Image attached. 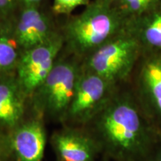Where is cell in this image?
Returning a JSON list of instances; mask_svg holds the SVG:
<instances>
[{
	"label": "cell",
	"mask_w": 161,
	"mask_h": 161,
	"mask_svg": "<svg viewBox=\"0 0 161 161\" xmlns=\"http://www.w3.org/2000/svg\"><path fill=\"white\" fill-rule=\"evenodd\" d=\"M46 146V134L39 119L21 122L14 128L11 146L17 161H42Z\"/></svg>",
	"instance_id": "obj_8"
},
{
	"label": "cell",
	"mask_w": 161,
	"mask_h": 161,
	"mask_svg": "<svg viewBox=\"0 0 161 161\" xmlns=\"http://www.w3.org/2000/svg\"><path fill=\"white\" fill-rule=\"evenodd\" d=\"M136 47V40L131 37L113 38L90 54L86 70L114 84L130 72L135 60Z\"/></svg>",
	"instance_id": "obj_5"
},
{
	"label": "cell",
	"mask_w": 161,
	"mask_h": 161,
	"mask_svg": "<svg viewBox=\"0 0 161 161\" xmlns=\"http://www.w3.org/2000/svg\"><path fill=\"white\" fill-rule=\"evenodd\" d=\"M145 161H161V139L158 141Z\"/></svg>",
	"instance_id": "obj_17"
},
{
	"label": "cell",
	"mask_w": 161,
	"mask_h": 161,
	"mask_svg": "<svg viewBox=\"0 0 161 161\" xmlns=\"http://www.w3.org/2000/svg\"><path fill=\"white\" fill-rule=\"evenodd\" d=\"M80 71L75 64L57 61L43 84L31 96L40 115L65 121Z\"/></svg>",
	"instance_id": "obj_3"
},
{
	"label": "cell",
	"mask_w": 161,
	"mask_h": 161,
	"mask_svg": "<svg viewBox=\"0 0 161 161\" xmlns=\"http://www.w3.org/2000/svg\"><path fill=\"white\" fill-rule=\"evenodd\" d=\"M122 5L128 11L139 12L143 11L149 5L151 0H120Z\"/></svg>",
	"instance_id": "obj_16"
},
{
	"label": "cell",
	"mask_w": 161,
	"mask_h": 161,
	"mask_svg": "<svg viewBox=\"0 0 161 161\" xmlns=\"http://www.w3.org/2000/svg\"><path fill=\"white\" fill-rule=\"evenodd\" d=\"M142 81L147 102L142 107L154 127L161 133V61L151 60L143 67Z\"/></svg>",
	"instance_id": "obj_11"
},
{
	"label": "cell",
	"mask_w": 161,
	"mask_h": 161,
	"mask_svg": "<svg viewBox=\"0 0 161 161\" xmlns=\"http://www.w3.org/2000/svg\"><path fill=\"white\" fill-rule=\"evenodd\" d=\"M42 1L43 0H19V4H21L23 7H38Z\"/></svg>",
	"instance_id": "obj_18"
},
{
	"label": "cell",
	"mask_w": 161,
	"mask_h": 161,
	"mask_svg": "<svg viewBox=\"0 0 161 161\" xmlns=\"http://www.w3.org/2000/svg\"><path fill=\"white\" fill-rule=\"evenodd\" d=\"M90 3V0H54L52 8L57 14H69L75 9Z\"/></svg>",
	"instance_id": "obj_13"
},
{
	"label": "cell",
	"mask_w": 161,
	"mask_h": 161,
	"mask_svg": "<svg viewBox=\"0 0 161 161\" xmlns=\"http://www.w3.org/2000/svg\"><path fill=\"white\" fill-rule=\"evenodd\" d=\"M120 26L118 14L105 0H97L67 23L66 40L76 55L89 56L112 40Z\"/></svg>",
	"instance_id": "obj_2"
},
{
	"label": "cell",
	"mask_w": 161,
	"mask_h": 161,
	"mask_svg": "<svg viewBox=\"0 0 161 161\" xmlns=\"http://www.w3.org/2000/svg\"><path fill=\"white\" fill-rule=\"evenodd\" d=\"M111 85L94 72H80L65 121L85 125L110 98Z\"/></svg>",
	"instance_id": "obj_6"
},
{
	"label": "cell",
	"mask_w": 161,
	"mask_h": 161,
	"mask_svg": "<svg viewBox=\"0 0 161 161\" xmlns=\"http://www.w3.org/2000/svg\"><path fill=\"white\" fill-rule=\"evenodd\" d=\"M19 0H0V21L2 23L8 19L13 14Z\"/></svg>",
	"instance_id": "obj_15"
},
{
	"label": "cell",
	"mask_w": 161,
	"mask_h": 161,
	"mask_svg": "<svg viewBox=\"0 0 161 161\" xmlns=\"http://www.w3.org/2000/svg\"><path fill=\"white\" fill-rule=\"evenodd\" d=\"M13 36L5 31L0 37V75L16 69L20 53Z\"/></svg>",
	"instance_id": "obj_12"
},
{
	"label": "cell",
	"mask_w": 161,
	"mask_h": 161,
	"mask_svg": "<svg viewBox=\"0 0 161 161\" xmlns=\"http://www.w3.org/2000/svg\"><path fill=\"white\" fill-rule=\"evenodd\" d=\"M51 142L59 161H95L100 152L96 142L87 132L72 128L55 132Z\"/></svg>",
	"instance_id": "obj_7"
},
{
	"label": "cell",
	"mask_w": 161,
	"mask_h": 161,
	"mask_svg": "<svg viewBox=\"0 0 161 161\" xmlns=\"http://www.w3.org/2000/svg\"><path fill=\"white\" fill-rule=\"evenodd\" d=\"M145 37L151 45L161 47V15L157 16L146 28Z\"/></svg>",
	"instance_id": "obj_14"
},
{
	"label": "cell",
	"mask_w": 161,
	"mask_h": 161,
	"mask_svg": "<svg viewBox=\"0 0 161 161\" xmlns=\"http://www.w3.org/2000/svg\"><path fill=\"white\" fill-rule=\"evenodd\" d=\"M5 29H7V27H6V26H3V25H2L1 21H0V37H1V36L3 35V34L4 33V32L6 31Z\"/></svg>",
	"instance_id": "obj_19"
},
{
	"label": "cell",
	"mask_w": 161,
	"mask_h": 161,
	"mask_svg": "<svg viewBox=\"0 0 161 161\" xmlns=\"http://www.w3.org/2000/svg\"><path fill=\"white\" fill-rule=\"evenodd\" d=\"M0 158H1V156H0ZM0 161H1V158H0Z\"/></svg>",
	"instance_id": "obj_20"
},
{
	"label": "cell",
	"mask_w": 161,
	"mask_h": 161,
	"mask_svg": "<svg viewBox=\"0 0 161 161\" xmlns=\"http://www.w3.org/2000/svg\"><path fill=\"white\" fill-rule=\"evenodd\" d=\"M25 97L16 78L0 79V123L12 129L21 123Z\"/></svg>",
	"instance_id": "obj_10"
},
{
	"label": "cell",
	"mask_w": 161,
	"mask_h": 161,
	"mask_svg": "<svg viewBox=\"0 0 161 161\" xmlns=\"http://www.w3.org/2000/svg\"><path fill=\"white\" fill-rule=\"evenodd\" d=\"M85 125L100 152L114 161H145L160 140L142 107L128 96H110Z\"/></svg>",
	"instance_id": "obj_1"
},
{
	"label": "cell",
	"mask_w": 161,
	"mask_h": 161,
	"mask_svg": "<svg viewBox=\"0 0 161 161\" xmlns=\"http://www.w3.org/2000/svg\"><path fill=\"white\" fill-rule=\"evenodd\" d=\"M23 8L12 35L21 52L45 43L54 35L49 19L38 7Z\"/></svg>",
	"instance_id": "obj_9"
},
{
	"label": "cell",
	"mask_w": 161,
	"mask_h": 161,
	"mask_svg": "<svg viewBox=\"0 0 161 161\" xmlns=\"http://www.w3.org/2000/svg\"><path fill=\"white\" fill-rule=\"evenodd\" d=\"M62 46V37L54 34L45 43L21 52L16 79L26 97L33 95L51 72Z\"/></svg>",
	"instance_id": "obj_4"
}]
</instances>
